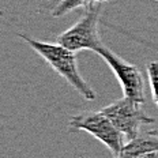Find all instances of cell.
Segmentation results:
<instances>
[{
	"label": "cell",
	"mask_w": 158,
	"mask_h": 158,
	"mask_svg": "<svg viewBox=\"0 0 158 158\" xmlns=\"http://www.w3.org/2000/svg\"><path fill=\"white\" fill-rule=\"evenodd\" d=\"M29 47L34 52L41 56L47 63L51 65L53 70L60 75L61 78L71 85L75 91H78L85 100L87 101H94L95 100V91L91 89V86L83 79L78 68V61H77V55L74 51L63 47V45L57 44H51V42H44L38 41V40H33L31 37L26 34H18Z\"/></svg>",
	"instance_id": "6da1fadb"
},
{
	"label": "cell",
	"mask_w": 158,
	"mask_h": 158,
	"mask_svg": "<svg viewBox=\"0 0 158 158\" xmlns=\"http://www.w3.org/2000/svg\"><path fill=\"white\" fill-rule=\"evenodd\" d=\"M102 3H94L85 8L83 15L70 29L57 35L56 42L74 52L79 51H97L104 47L100 37V15Z\"/></svg>",
	"instance_id": "7a4b0ae2"
},
{
	"label": "cell",
	"mask_w": 158,
	"mask_h": 158,
	"mask_svg": "<svg viewBox=\"0 0 158 158\" xmlns=\"http://www.w3.org/2000/svg\"><path fill=\"white\" fill-rule=\"evenodd\" d=\"M67 131L70 134L85 131L104 143L112 156L117 157L126 144V136L117 130L110 118L101 110H83L70 117Z\"/></svg>",
	"instance_id": "3957f363"
},
{
	"label": "cell",
	"mask_w": 158,
	"mask_h": 158,
	"mask_svg": "<svg viewBox=\"0 0 158 158\" xmlns=\"http://www.w3.org/2000/svg\"><path fill=\"white\" fill-rule=\"evenodd\" d=\"M101 112L110 118L117 130L126 136V140H131L138 136L143 126L156 123V118L150 117L142 109V104L127 97L104 106Z\"/></svg>",
	"instance_id": "277c9868"
},
{
	"label": "cell",
	"mask_w": 158,
	"mask_h": 158,
	"mask_svg": "<svg viewBox=\"0 0 158 158\" xmlns=\"http://www.w3.org/2000/svg\"><path fill=\"white\" fill-rule=\"evenodd\" d=\"M97 53L104 59V61L110 67L113 74L116 75L118 83L123 89L124 97L134 100L139 104L146 101L144 95V81L140 70L135 64H131L112 52L109 48L101 47Z\"/></svg>",
	"instance_id": "5b68a950"
},
{
	"label": "cell",
	"mask_w": 158,
	"mask_h": 158,
	"mask_svg": "<svg viewBox=\"0 0 158 158\" xmlns=\"http://www.w3.org/2000/svg\"><path fill=\"white\" fill-rule=\"evenodd\" d=\"M158 151V134L157 131L140 132L134 139L127 140L123 150L114 158H136L147 153Z\"/></svg>",
	"instance_id": "8992f818"
},
{
	"label": "cell",
	"mask_w": 158,
	"mask_h": 158,
	"mask_svg": "<svg viewBox=\"0 0 158 158\" xmlns=\"http://www.w3.org/2000/svg\"><path fill=\"white\" fill-rule=\"evenodd\" d=\"M109 2V0H60V2L56 4V7L52 10V15L56 18H60L68 12L74 11L77 8H86L89 6L94 4V3H105Z\"/></svg>",
	"instance_id": "52a82bcc"
},
{
	"label": "cell",
	"mask_w": 158,
	"mask_h": 158,
	"mask_svg": "<svg viewBox=\"0 0 158 158\" xmlns=\"http://www.w3.org/2000/svg\"><path fill=\"white\" fill-rule=\"evenodd\" d=\"M147 77H149L151 97H153L154 104L158 108V60H153L147 63Z\"/></svg>",
	"instance_id": "ba28073f"
},
{
	"label": "cell",
	"mask_w": 158,
	"mask_h": 158,
	"mask_svg": "<svg viewBox=\"0 0 158 158\" xmlns=\"http://www.w3.org/2000/svg\"><path fill=\"white\" fill-rule=\"evenodd\" d=\"M136 158H158V151H154V153H147L143 154V156H139Z\"/></svg>",
	"instance_id": "9c48e42d"
},
{
	"label": "cell",
	"mask_w": 158,
	"mask_h": 158,
	"mask_svg": "<svg viewBox=\"0 0 158 158\" xmlns=\"http://www.w3.org/2000/svg\"><path fill=\"white\" fill-rule=\"evenodd\" d=\"M154 2H158V0H154Z\"/></svg>",
	"instance_id": "30bf717a"
}]
</instances>
